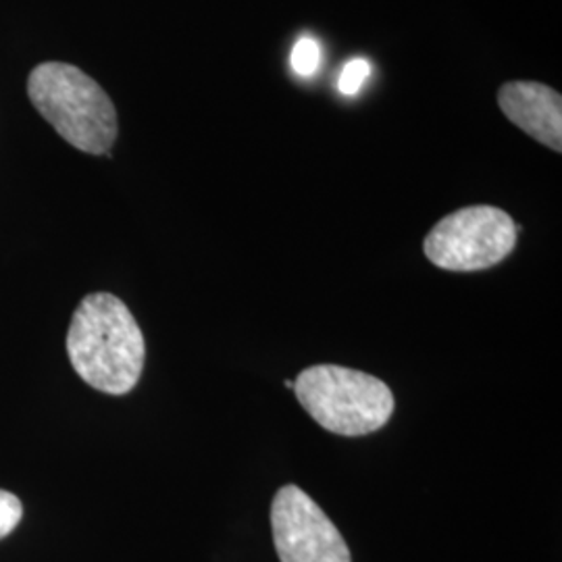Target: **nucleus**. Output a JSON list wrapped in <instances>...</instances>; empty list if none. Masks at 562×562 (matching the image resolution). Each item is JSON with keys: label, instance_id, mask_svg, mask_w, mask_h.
Returning <instances> with one entry per match:
<instances>
[{"label": "nucleus", "instance_id": "7ed1b4c3", "mask_svg": "<svg viewBox=\"0 0 562 562\" xmlns=\"http://www.w3.org/2000/svg\"><path fill=\"white\" fill-rule=\"evenodd\" d=\"M294 392L323 429L344 438L380 431L394 413V394L382 380L338 364L304 369Z\"/></svg>", "mask_w": 562, "mask_h": 562}, {"label": "nucleus", "instance_id": "1a4fd4ad", "mask_svg": "<svg viewBox=\"0 0 562 562\" xmlns=\"http://www.w3.org/2000/svg\"><path fill=\"white\" fill-rule=\"evenodd\" d=\"M23 508L20 498L11 492L0 490V540L7 538L21 521Z\"/></svg>", "mask_w": 562, "mask_h": 562}, {"label": "nucleus", "instance_id": "f257e3e1", "mask_svg": "<svg viewBox=\"0 0 562 562\" xmlns=\"http://www.w3.org/2000/svg\"><path fill=\"white\" fill-rule=\"evenodd\" d=\"M67 355L90 387L121 396L140 382L146 346L140 325L117 296L97 292L80 302L67 331Z\"/></svg>", "mask_w": 562, "mask_h": 562}, {"label": "nucleus", "instance_id": "39448f33", "mask_svg": "<svg viewBox=\"0 0 562 562\" xmlns=\"http://www.w3.org/2000/svg\"><path fill=\"white\" fill-rule=\"evenodd\" d=\"M271 529L281 562H352L338 527L299 485L276 494Z\"/></svg>", "mask_w": 562, "mask_h": 562}, {"label": "nucleus", "instance_id": "0eeeda50", "mask_svg": "<svg viewBox=\"0 0 562 562\" xmlns=\"http://www.w3.org/2000/svg\"><path fill=\"white\" fill-rule=\"evenodd\" d=\"M290 65L302 78L315 76L319 65H322V46H319V42L311 38V36H302L301 41L296 42L294 48H292Z\"/></svg>", "mask_w": 562, "mask_h": 562}, {"label": "nucleus", "instance_id": "20e7f679", "mask_svg": "<svg viewBox=\"0 0 562 562\" xmlns=\"http://www.w3.org/2000/svg\"><path fill=\"white\" fill-rule=\"evenodd\" d=\"M519 227L508 213L477 204L446 215L427 234L425 257L443 271H483L503 262L517 244Z\"/></svg>", "mask_w": 562, "mask_h": 562}, {"label": "nucleus", "instance_id": "6e6552de", "mask_svg": "<svg viewBox=\"0 0 562 562\" xmlns=\"http://www.w3.org/2000/svg\"><path fill=\"white\" fill-rule=\"evenodd\" d=\"M371 76V65L369 60L352 59L346 63V67L341 69L340 78H338V90L344 97H357L362 83Z\"/></svg>", "mask_w": 562, "mask_h": 562}, {"label": "nucleus", "instance_id": "423d86ee", "mask_svg": "<svg viewBox=\"0 0 562 562\" xmlns=\"http://www.w3.org/2000/svg\"><path fill=\"white\" fill-rule=\"evenodd\" d=\"M504 115L533 140L562 150V97L538 81H508L498 90Z\"/></svg>", "mask_w": 562, "mask_h": 562}, {"label": "nucleus", "instance_id": "9d476101", "mask_svg": "<svg viewBox=\"0 0 562 562\" xmlns=\"http://www.w3.org/2000/svg\"><path fill=\"white\" fill-rule=\"evenodd\" d=\"M283 385H285V387H292V390H294V382H292V380H285V383H283Z\"/></svg>", "mask_w": 562, "mask_h": 562}, {"label": "nucleus", "instance_id": "f03ea898", "mask_svg": "<svg viewBox=\"0 0 562 562\" xmlns=\"http://www.w3.org/2000/svg\"><path fill=\"white\" fill-rule=\"evenodd\" d=\"M30 101L60 138L88 155H111L117 111L88 74L67 63H42L27 80Z\"/></svg>", "mask_w": 562, "mask_h": 562}]
</instances>
